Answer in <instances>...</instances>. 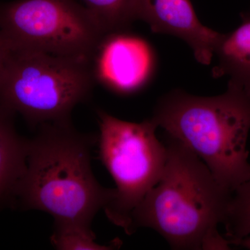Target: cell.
Instances as JSON below:
<instances>
[{
    "mask_svg": "<svg viewBox=\"0 0 250 250\" xmlns=\"http://www.w3.org/2000/svg\"><path fill=\"white\" fill-rule=\"evenodd\" d=\"M0 109V200L16 192L26 167L27 142L17 136Z\"/></svg>",
    "mask_w": 250,
    "mask_h": 250,
    "instance_id": "10",
    "label": "cell"
},
{
    "mask_svg": "<svg viewBox=\"0 0 250 250\" xmlns=\"http://www.w3.org/2000/svg\"><path fill=\"white\" fill-rule=\"evenodd\" d=\"M152 118L201 159L228 191L250 178V95L239 87L229 82L225 93L213 97L172 90L158 101Z\"/></svg>",
    "mask_w": 250,
    "mask_h": 250,
    "instance_id": "3",
    "label": "cell"
},
{
    "mask_svg": "<svg viewBox=\"0 0 250 250\" xmlns=\"http://www.w3.org/2000/svg\"><path fill=\"white\" fill-rule=\"evenodd\" d=\"M95 57L98 78L120 93L141 89L150 80L155 68V57L149 44L121 32L106 36Z\"/></svg>",
    "mask_w": 250,
    "mask_h": 250,
    "instance_id": "7",
    "label": "cell"
},
{
    "mask_svg": "<svg viewBox=\"0 0 250 250\" xmlns=\"http://www.w3.org/2000/svg\"><path fill=\"white\" fill-rule=\"evenodd\" d=\"M12 48L0 31V75L7 62Z\"/></svg>",
    "mask_w": 250,
    "mask_h": 250,
    "instance_id": "14",
    "label": "cell"
},
{
    "mask_svg": "<svg viewBox=\"0 0 250 250\" xmlns=\"http://www.w3.org/2000/svg\"><path fill=\"white\" fill-rule=\"evenodd\" d=\"M91 61L13 49L0 75V109L33 124L69 121L93 88Z\"/></svg>",
    "mask_w": 250,
    "mask_h": 250,
    "instance_id": "4",
    "label": "cell"
},
{
    "mask_svg": "<svg viewBox=\"0 0 250 250\" xmlns=\"http://www.w3.org/2000/svg\"><path fill=\"white\" fill-rule=\"evenodd\" d=\"M214 55L218 64L213 75L229 77V83L250 95V19L232 32L223 34Z\"/></svg>",
    "mask_w": 250,
    "mask_h": 250,
    "instance_id": "9",
    "label": "cell"
},
{
    "mask_svg": "<svg viewBox=\"0 0 250 250\" xmlns=\"http://www.w3.org/2000/svg\"><path fill=\"white\" fill-rule=\"evenodd\" d=\"M51 242L54 248L62 250H111L119 243L116 242L111 246H101L95 242V233L90 228L69 223H55Z\"/></svg>",
    "mask_w": 250,
    "mask_h": 250,
    "instance_id": "13",
    "label": "cell"
},
{
    "mask_svg": "<svg viewBox=\"0 0 250 250\" xmlns=\"http://www.w3.org/2000/svg\"><path fill=\"white\" fill-rule=\"evenodd\" d=\"M137 19L147 23L153 32L187 42L204 65L210 64L223 36L200 22L190 0H137Z\"/></svg>",
    "mask_w": 250,
    "mask_h": 250,
    "instance_id": "8",
    "label": "cell"
},
{
    "mask_svg": "<svg viewBox=\"0 0 250 250\" xmlns=\"http://www.w3.org/2000/svg\"><path fill=\"white\" fill-rule=\"evenodd\" d=\"M98 115L100 158L116 187L104 210L112 223L131 234V215L160 180L167 148L156 137L158 126L152 118L136 123L103 111Z\"/></svg>",
    "mask_w": 250,
    "mask_h": 250,
    "instance_id": "5",
    "label": "cell"
},
{
    "mask_svg": "<svg viewBox=\"0 0 250 250\" xmlns=\"http://www.w3.org/2000/svg\"><path fill=\"white\" fill-rule=\"evenodd\" d=\"M106 35L121 32L137 19V0H81Z\"/></svg>",
    "mask_w": 250,
    "mask_h": 250,
    "instance_id": "11",
    "label": "cell"
},
{
    "mask_svg": "<svg viewBox=\"0 0 250 250\" xmlns=\"http://www.w3.org/2000/svg\"><path fill=\"white\" fill-rule=\"evenodd\" d=\"M0 31L13 49L89 61L108 36L75 0H18L0 4Z\"/></svg>",
    "mask_w": 250,
    "mask_h": 250,
    "instance_id": "6",
    "label": "cell"
},
{
    "mask_svg": "<svg viewBox=\"0 0 250 250\" xmlns=\"http://www.w3.org/2000/svg\"><path fill=\"white\" fill-rule=\"evenodd\" d=\"M161 178L131 215V230L153 229L176 250H229L219 233L231 192L201 159L168 136Z\"/></svg>",
    "mask_w": 250,
    "mask_h": 250,
    "instance_id": "1",
    "label": "cell"
},
{
    "mask_svg": "<svg viewBox=\"0 0 250 250\" xmlns=\"http://www.w3.org/2000/svg\"><path fill=\"white\" fill-rule=\"evenodd\" d=\"M41 125L37 136L27 142L25 170L16 192L25 207L47 212L55 223L90 228L115 191L94 177L93 140L72 129L70 121Z\"/></svg>",
    "mask_w": 250,
    "mask_h": 250,
    "instance_id": "2",
    "label": "cell"
},
{
    "mask_svg": "<svg viewBox=\"0 0 250 250\" xmlns=\"http://www.w3.org/2000/svg\"><path fill=\"white\" fill-rule=\"evenodd\" d=\"M238 245H241V246L244 247L247 249L250 250V236L242 240Z\"/></svg>",
    "mask_w": 250,
    "mask_h": 250,
    "instance_id": "15",
    "label": "cell"
},
{
    "mask_svg": "<svg viewBox=\"0 0 250 250\" xmlns=\"http://www.w3.org/2000/svg\"><path fill=\"white\" fill-rule=\"evenodd\" d=\"M223 224L230 244L250 236V178L231 193Z\"/></svg>",
    "mask_w": 250,
    "mask_h": 250,
    "instance_id": "12",
    "label": "cell"
}]
</instances>
